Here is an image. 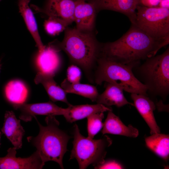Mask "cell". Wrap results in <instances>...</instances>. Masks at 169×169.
I'll list each match as a JSON object with an SVG mask.
<instances>
[{
	"label": "cell",
	"mask_w": 169,
	"mask_h": 169,
	"mask_svg": "<svg viewBox=\"0 0 169 169\" xmlns=\"http://www.w3.org/2000/svg\"><path fill=\"white\" fill-rule=\"evenodd\" d=\"M106 83L105 90L97 97L96 101L97 103L107 107L115 105L120 107L127 104L134 106V104L127 100L121 88L114 84Z\"/></svg>",
	"instance_id": "18"
},
{
	"label": "cell",
	"mask_w": 169,
	"mask_h": 169,
	"mask_svg": "<svg viewBox=\"0 0 169 169\" xmlns=\"http://www.w3.org/2000/svg\"><path fill=\"white\" fill-rule=\"evenodd\" d=\"M158 7L169 8V0H161Z\"/></svg>",
	"instance_id": "29"
},
{
	"label": "cell",
	"mask_w": 169,
	"mask_h": 169,
	"mask_svg": "<svg viewBox=\"0 0 169 169\" xmlns=\"http://www.w3.org/2000/svg\"><path fill=\"white\" fill-rule=\"evenodd\" d=\"M137 70L147 92L165 100L169 93V49L146 59ZM135 67V66H134Z\"/></svg>",
	"instance_id": "5"
},
{
	"label": "cell",
	"mask_w": 169,
	"mask_h": 169,
	"mask_svg": "<svg viewBox=\"0 0 169 169\" xmlns=\"http://www.w3.org/2000/svg\"><path fill=\"white\" fill-rule=\"evenodd\" d=\"M32 7L37 12L60 20L69 25L74 22L75 2L74 0H46L43 8L34 5Z\"/></svg>",
	"instance_id": "9"
},
{
	"label": "cell",
	"mask_w": 169,
	"mask_h": 169,
	"mask_svg": "<svg viewBox=\"0 0 169 169\" xmlns=\"http://www.w3.org/2000/svg\"><path fill=\"white\" fill-rule=\"evenodd\" d=\"M75 2L74 22L77 29L84 32H92L94 28L97 11L92 3L82 0Z\"/></svg>",
	"instance_id": "11"
},
{
	"label": "cell",
	"mask_w": 169,
	"mask_h": 169,
	"mask_svg": "<svg viewBox=\"0 0 169 169\" xmlns=\"http://www.w3.org/2000/svg\"><path fill=\"white\" fill-rule=\"evenodd\" d=\"M73 147L69 160L75 158L79 168H86L92 165L95 168L103 164L107 153V150L112 141L107 135L99 139H90L81 134L77 125L74 126Z\"/></svg>",
	"instance_id": "6"
},
{
	"label": "cell",
	"mask_w": 169,
	"mask_h": 169,
	"mask_svg": "<svg viewBox=\"0 0 169 169\" xmlns=\"http://www.w3.org/2000/svg\"><path fill=\"white\" fill-rule=\"evenodd\" d=\"M124 167L117 161L113 160L105 161L102 164L96 166L95 169H123Z\"/></svg>",
	"instance_id": "27"
},
{
	"label": "cell",
	"mask_w": 169,
	"mask_h": 169,
	"mask_svg": "<svg viewBox=\"0 0 169 169\" xmlns=\"http://www.w3.org/2000/svg\"><path fill=\"white\" fill-rule=\"evenodd\" d=\"M58 52L51 44L39 50L36 63L41 72L55 74L60 63Z\"/></svg>",
	"instance_id": "17"
},
{
	"label": "cell",
	"mask_w": 169,
	"mask_h": 169,
	"mask_svg": "<svg viewBox=\"0 0 169 169\" xmlns=\"http://www.w3.org/2000/svg\"><path fill=\"white\" fill-rule=\"evenodd\" d=\"M74 1H75L76 0H74ZM84 0V1H85V0Z\"/></svg>",
	"instance_id": "33"
},
{
	"label": "cell",
	"mask_w": 169,
	"mask_h": 169,
	"mask_svg": "<svg viewBox=\"0 0 169 169\" xmlns=\"http://www.w3.org/2000/svg\"><path fill=\"white\" fill-rule=\"evenodd\" d=\"M169 43V40L156 39L132 24L128 31L118 39L101 44L100 56L134 67L141 60L155 56Z\"/></svg>",
	"instance_id": "1"
},
{
	"label": "cell",
	"mask_w": 169,
	"mask_h": 169,
	"mask_svg": "<svg viewBox=\"0 0 169 169\" xmlns=\"http://www.w3.org/2000/svg\"><path fill=\"white\" fill-rule=\"evenodd\" d=\"M61 87L67 93L79 95L96 101L99 95L96 87L93 85L80 83H72L65 79L61 83Z\"/></svg>",
	"instance_id": "22"
},
{
	"label": "cell",
	"mask_w": 169,
	"mask_h": 169,
	"mask_svg": "<svg viewBox=\"0 0 169 169\" xmlns=\"http://www.w3.org/2000/svg\"><path fill=\"white\" fill-rule=\"evenodd\" d=\"M13 108L20 112L19 118L27 122L32 120L34 116L37 115L55 116L64 115L68 111V108H63L59 107L53 102H47L22 104L13 105Z\"/></svg>",
	"instance_id": "8"
},
{
	"label": "cell",
	"mask_w": 169,
	"mask_h": 169,
	"mask_svg": "<svg viewBox=\"0 0 169 169\" xmlns=\"http://www.w3.org/2000/svg\"><path fill=\"white\" fill-rule=\"evenodd\" d=\"M68 108V111L64 116L67 121L70 123L87 118L93 114L112 110L110 107L98 103L75 105L71 104Z\"/></svg>",
	"instance_id": "19"
},
{
	"label": "cell",
	"mask_w": 169,
	"mask_h": 169,
	"mask_svg": "<svg viewBox=\"0 0 169 169\" xmlns=\"http://www.w3.org/2000/svg\"><path fill=\"white\" fill-rule=\"evenodd\" d=\"M2 132L10 141L16 150L22 148V139L25 131L20 123L12 111H6L4 115Z\"/></svg>",
	"instance_id": "14"
},
{
	"label": "cell",
	"mask_w": 169,
	"mask_h": 169,
	"mask_svg": "<svg viewBox=\"0 0 169 169\" xmlns=\"http://www.w3.org/2000/svg\"><path fill=\"white\" fill-rule=\"evenodd\" d=\"M1 62H0V70L1 69Z\"/></svg>",
	"instance_id": "31"
},
{
	"label": "cell",
	"mask_w": 169,
	"mask_h": 169,
	"mask_svg": "<svg viewBox=\"0 0 169 169\" xmlns=\"http://www.w3.org/2000/svg\"><path fill=\"white\" fill-rule=\"evenodd\" d=\"M14 147L7 150L4 157H0L1 169H41L44 165L38 152L36 151L26 158L17 157L16 150Z\"/></svg>",
	"instance_id": "10"
},
{
	"label": "cell",
	"mask_w": 169,
	"mask_h": 169,
	"mask_svg": "<svg viewBox=\"0 0 169 169\" xmlns=\"http://www.w3.org/2000/svg\"><path fill=\"white\" fill-rule=\"evenodd\" d=\"M134 24L152 38L169 40V9L137 6Z\"/></svg>",
	"instance_id": "7"
},
{
	"label": "cell",
	"mask_w": 169,
	"mask_h": 169,
	"mask_svg": "<svg viewBox=\"0 0 169 169\" xmlns=\"http://www.w3.org/2000/svg\"><path fill=\"white\" fill-rule=\"evenodd\" d=\"M30 0H18L19 12L22 16L28 29L31 34L39 50L45 46L41 41L36 22L33 11L29 6Z\"/></svg>",
	"instance_id": "20"
},
{
	"label": "cell",
	"mask_w": 169,
	"mask_h": 169,
	"mask_svg": "<svg viewBox=\"0 0 169 169\" xmlns=\"http://www.w3.org/2000/svg\"><path fill=\"white\" fill-rule=\"evenodd\" d=\"M107 117L104 123L101 133L103 135L110 134L136 138L139 135L137 129L130 124L125 125L119 117L112 110L108 111Z\"/></svg>",
	"instance_id": "15"
},
{
	"label": "cell",
	"mask_w": 169,
	"mask_h": 169,
	"mask_svg": "<svg viewBox=\"0 0 169 169\" xmlns=\"http://www.w3.org/2000/svg\"><path fill=\"white\" fill-rule=\"evenodd\" d=\"M133 66L117 62L100 56L94 74V82L101 85L104 82L115 84L127 92L147 95L146 86L135 76Z\"/></svg>",
	"instance_id": "4"
},
{
	"label": "cell",
	"mask_w": 169,
	"mask_h": 169,
	"mask_svg": "<svg viewBox=\"0 0 169 169\" xmlns=\"http://www.w3.org/2000/svg\"><path fill=\"white\" fill-rule=\"evenodd\" d=\"M136 2H137V4L138 5L139 4V3L140 0H136Z\"/></svg>",
	"instance_id": "30"
},
{
	"label": "cell",
	"mask_w": 169,
	"mask_h": 169,
	"mask_svg": "<svg viewBox=\"0 0 169 169\" xmlns=\"http://www.w3.org/2000/svg\"><path fill=\"white\" fill-rule=\"evenodd\" d=\"M134 106L144 120L150 129L151 135L160 133V129L156 120L154 111L156 105L147 95L141 94H131Z\"/></svg>",
	"instance_id": "13"
},
{
	"label": "cell",
	"mask_w": 169,
	"mask_h": 169,
	"mask_svg": "<svg viewBox=\"0 0 169 169\" xmlns=\"http://www.w3.org/2000/svg\"><path fill=\"white\" fill-rule=\"evenodd\" d=\"M147 146L165 161L169 156V135L155 133L145 138Z\"/></svg>",
	"instance_id": "21"
},
{
	"label": "cell",
	"mask_w": 169,
	"mask_h": 169,
	"mask_svg": "<svg viewBox=\"0 0 169 169\" xmlns=\"http://www.w3.org/2000/svg\"><path fill=\"white\" fill-rule=\"evenodd\" d=\"M103 113L92 114L87 117V119L88 137L93 139L103 127L102 121L104 118Z\"/></svg>",
	"instance_id": "24"
},
{
	"label": "cell",
	"mask_w": 169,
	"mask_h": 169,
	"mask_svg": "<svg viewBox=\"0 0 169 169\" xmlns=\"http://www.w3.org/2000/svg\"><path fill=\"white\" fill-rule=\"evenodd\" d=\"M44 23L46 33L51 36H55L65 30L69 25L65 22L58 19L48 17Z\"/></svg>",
	"instance_id": "25"
},
{
	"label": "cell",
	"mask_w": 169,
	"mask_h": 169,
	"mask_svg": "<svg viewBox=\"0 0 169 169\" xmlns=\"http://www.w3.org/2000/svg\"><path fill=\"white\" fill-rule=\"evenodd\" d=\"M64 31L62 41L57 44L52 43L53 46L59 51H64L72 64L82 69L88 80L94 83V74L100 56L101 44L93 31H82L75 27H68Z\"/></svg>",
	"instance_id": "2"
},
{
	"label": "cell",
	"mask_w": 169,
	"mask_h": 169,
	"mask_svg": "<svg viewBox=\"0 0 169 169\" xmlns=\"http://www.w3.org/2000/svg\"><path fill=\"white\" fill-rule=\"evenodd\" d=\"M5 92L7 99L12 105L25 103L28 95L27 88L18 80L9 81L5 87Z\"/></svg>",
	"instance_id": "23"
},
{
	"label": "cell",
	"mask_w": 169,
	"mask_h": 169,
	"mask_svg": "<svg viewBox=\"0 0 169 169\" xmlns=\"http://www.w3.org/2000/svg\"><path fill=\"white\" fill-rule=\"evenodd\" d=\"M39 127L38 135L27 137L28 142L35 147L43 163L53 161L64 169L63 159L67 151V145L70 137L59 128V123L54 116H47L43 126L34 117Z\"/></svg>",
	"instance_id": "3"
},
{
	"label": "cell",
	"mask_w": 169,
	"mask_h": 169,
	"mask_svg": "<svg viewBox=\"0 0 169 169\" xmlns=\"http://www.w3.org/2000/svg\"><path fill=\"white\" fill-rule=\"evenodd\" d=\"M55 74L40 71L36 75L34 81L36 84L41 83L43 85L53 102L61 101L66 103L69 106L71 104L68 101L67 93L62 87L57 84L54 80Z\"/></svg>",
	"instance_id": "16"
},
{
	"label": "cell",
	"mask_w": 169,
	"mask_h": 169,
	"mask_svg": "<svg viewBox=\"0 0 169 169\" xmlns=\"http://www.w3.org/2000/svg\"><path fill=\"white\" fill-rule=\"evenodd\" d=\"M81 78V71L79 67L76 65L71 64L67 69V79L72 83H80Z\"/></svg>",
	"instance_id": "26"
},
{
	"label": "cell",
	"mask_w": 169,
	"mask_h": 169,
	"mask_svg": "<svg viewBox=\"0 0 169 169\" xmlns=\"http://www.w3.org/2000/svg\"><path fill=\"white\" fill-rule=\"evenodd\" d=\"M1 132L0 131V138H1Z\"/></svg>",
	"instance_id": "32"
},
{
	"label": "cell",
	"mask_w": 169,
	"mask_h": 169,
	"mask_svg": "<svg viewBox=\"0 0 169 169\" xmlns=\"http://www.w3.org/2000/svg\"><path fill=\"white\" fill-rule=\"evenodd\" d=\"M161 0H140L138 5L149 7H157Z\"/></svg>",
	"instance_id": "28"
},
{
	"label": "cell",
	"mask_w": 169,
	"mask_h": 169,
	"mask_svg": "<svg viewBox=\"0 0 169 169\" xmlns=\"http://www.w3.org/2000/svg\"><path fill=\"white\" fill-rule=\"evenodd\" d=\"M1 0H0V1H1Z\"/></svg>",
	"instance_id": "34"
},
{
	"label": "cell",
	"mask_w": 169,
	"mask_h": 169,
	"mask_svg": "<svg viewBox=\"0 0 169 169\" xmlns=\"http://www.w3.org/2000/svg\"><path fill=\"white\" fill-rule=\"evenodd\" d=\"M87 0L95 5L97 12L103 10L118 12L128 17L132 24L135 23L136 8L138 5L136 0Z\"/></svg>",
	"instance_id": "12"
}]
</instances>
